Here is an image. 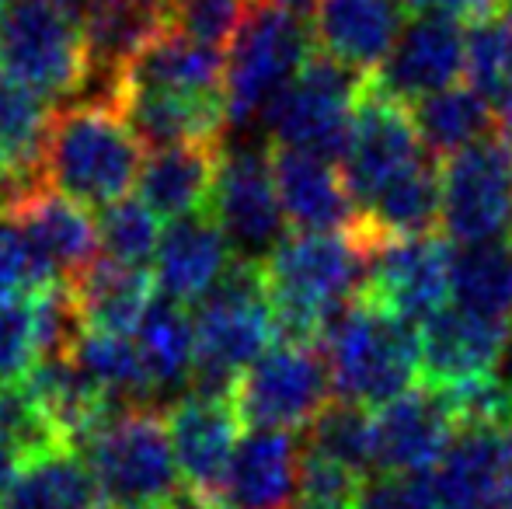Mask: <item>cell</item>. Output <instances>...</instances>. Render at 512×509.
Here are the masks:
<instances>
[{
    "mask_svg": "<svg viewBox=\"0 0 512 509\" xmlns=\"http://www.w3.org/2000/svg\"><path fill=\"white\" fill-rule=\"evenodd\" d=\"M279 342L321 346L324 328L363 293L366 248L345 234H286L262 258Z\"/></svg>",
    "mask_w": 512,
    "mask_h": 509,
    "instance_id": "6da1fadb",
    "label": "cell"
},
{
    "mask_svg": "<svg viewBox=\"0 0 512 509\" xmlns=\"http://www.w3.org/2000/svg\"><path fill=\"white\" fill-rule=\"evenodd\" d=\"M143 168V143L108 98H81L53 116L42 178L81 206H105L129 196Z\"/></svg>",
    "mask_w": 512,
    "mask_h": 509,
    "instance_id": "7a4b0ae2",
    "label": "cell"
},
{
    "mask_svg": "<svg viewBox=\"0 0 512 509\" xmlns=\"http://www.w3.org/2000/svg\"><path fill=\"white\" fill-rule=\"evenodd\" d=\"M331 387L338 401L380 408L415 387L418 328L356 297L321 335Z\"/></svg>",
    "mask_w": 512,
    "mask_h": 509,
    "instance_id": "3957f363",
    "label": "cell"
},
{
    "mask_svg": "<svg viewBox=\"0 0 512 509\" xmlns=\"http://www.w3.org/2000/svg\"><path fill=\"white\" fill-rule=\"evenodd\" d=\"M196 325V387L230 394L237 377L279 342L262 262L234 258L227 276L192 307Z\"/></svg>",
    "mask_w": 512,
    "mask_h": 509,
    "instance_id": "277c9868",
    "label": "cell"
},
{
    "mask_svg": "<svg viewBox=\"0 0 512 509\" xmlns=\"http://www.w3.org/2000/svg\"><path fill=\"white\" fill-rule=\"evenodd\" d=\"M81 454L102 509H157L182 492L168 422L154 408H122Z\"/></svg>",
    "mask_w": 512,
    "mask_h": 509,
    "instance_id": "5b68a950",
    "label": "cell"
},
{
    "mask_svg": "<svg viewBox=\"0 0 512 509\" xmlns=\"http://www.w3.org/2000/svg\"><path fill=\"white\" fill-rule=\"evenodd\" d=\"M314 56L307 21L279 7L276 0H255L227 53V77H223V102H227V126L262 123L279 91L304 70Z\"/></svg>",
    "mask_w": 512,
    "mask_h": 509,
    "instance_id": "8992f818",
    "label": "cell"
},
{
    "mask_svg": "<svg viewBox=\"0 0 512 509\" xmlns=\"http://www.w3.org/2000/svg\"><path fill=\"white\" fill-rule=\"evenodd\" d=\"M0 70L46 95L49 102L88 91L84 25L60 0H4Z\"/></svg>",
    "mask_w": 512,
    "mask_h": 509,
    "instance_id": "52a82bcc",
    "label": "cell"
},
{
    "mask_svg": "<svg viewBox=\"0 0 512 509\" xmlns=\"http://www.w3.org/2000/svg\"><path fill=\"white\" fill-rule=\"evenodd\" d=\"M366 81L370 77L342 67L331 56L314 53L265 112L262 123L276 140L272 147L304 150L342 164Z\"/></svg>",
    "mask_w": 512,
    "mask_h": 509,
    "instance_id": "ba28073f",
    "label": "cell"
},
{
    "mask_svg": "<svg viewBox=\"0 0 512 509\" xmlns=\"http://www.w3.org/2000/svg\"><path fill=\"white\" fill-rule=\"evenodd\" d=\"M439 224L453 245L512 238V143L499 133L443 157Z\"/></svg>",
    "mask_w": 512,
    "mask_h": 509,
    "instance_id": "9c48e42d",
    "label": "cell"
},
{
    "mask_svg": "<svg viewBox=\"0 0 512 509\" xmlns=\"http://www.w3.org/2000/svg\"><path fill=\"white\" fill-rule=\"evenodd\" d=\"M328 360L317 346L276 342L230 387V401L251 429H304L331 405Z\"/></svg>",
    "mask_w": 512,
    "mask_h": 509,
    "instance_id": "30bf717a",
    "label": "cell"
},
{
    "mask_svg": "<svg viewBox=\"0 0 512 509\" xmlns=\"http://www.w3.org/2000/svg\"><path fill=\"white\" fill-rule=\"evenodd\" d=\"M453 255L457 248L446 234L384 241L366 252V279L359 297L418 328L439 307L450 304Z\"/></svg>",
    "mask_w": 512,
    "mask_h": 509,
    "instance_id": "8fae6325",
    "label": "cell"
},
{
    "mask_svg": "<svg viewBox=\"0 0 512 509\" xmlns=\"http://www.w3.org/2000/svg\"><path fill=\"white\" fill-rule=\"evenodd\" d=\"M425 161L429 157H425V143L418 136L411 109L366 81V91L356 105V119H352L349 147L342 157V178L352 192L356 213L377 192H384L387 185Z\"/></svg>",
    "mask_w": 512,
    "mask_h": 509,
    "instance_id": "7c38bea8",
    "label": "cell"
},
{
    "mask_svg": "<svg viewBox=\"0 0 512 509\" xmlns=\"http://www.w3.org/2000/svg\"><path fill=\"white\" fill-rule=\"evenodd\" d=\"M209 217L227 234L237 258L262 262L286 238L283 206H279L276 178H272L269 150L234 147L223 150L220 175L209 199Z\"/></svg>",
    "mask_w": 512,
    "mask_h": 509,
    "instance_id": "4fadbf2b",
    "label": "cell"
},
{
    "mask_svg": "<svg viewBox=\"0 0 512 509\" xmlns=\"http://www.w3.org/2000/svg\"><path fill=\"white\" fill-rule=\"evenodd\" d=\"M457 436L450 394L436 387H408L373 412V468L391 478L429 475Z\"/></svg>",
    "mask_w": 512,
    "mask_h": 509,
    "instance_id": "5bb4252c",
    "label": "cell"
},
{
    "mask_svg": "<svg viewBox=\"0 0 512 509\" xmlns=\"http://www.w3.org/2000/svg\"><path fill=\"white\" fill-rule=\"evenodd\" d=\"M425 478L443 509H512V419L457 426Z\"/></svg>",
    "mask_w": 512,
    "mask_h": 509,
    "instance_id": "9a60e30c",
    "label": "cell"
},
{
    "mask_svg": "<svg viewBox=\"0 0 512 509\" xmlns=\"http://www.w3.org/2000/svg\"><path fill=\"white\" fill-rule=\"evenodd\" d=\"M168 422L171 447H175L178 475L185 478V489L209 499L216 506L220 485L227 478V468L237 450V419L230 394L213 391H185L164 415ZM220 509V506H216Z\"/></svg>",
    "mask_w": 512,
    "mask_h": 509,
    "instance_id": "2e32d148",
    "label": "cell"
},
{
    "mask_svg": "<svg viewBox=\"0 0 512 509\" xmlns=\"http://www.w3.org/2000/svg\"><path fill=\"white\" fill-rule=\"evenodd\" d=\"M506 332V325L478 318L457 304L439 307L418 325V374L443 394L492 381Z\"/></svg>",
    "mask_w": 512,
    "mask_h": 509,
    "instance_id": "e0dca14e",
    "label": "cell"
},
{
    "mask_svg": "<svg viewBox=\"0 0 512 509\" xmlns=\"http://www.w3.org/2000/svg\"><path fill=\"white\" fill-rule=\"evenodd\" d=\"M460 74H464L460 25L450 18H436V14H415L405 21L398 42L370 77V84L411 109L422 98L453 88Z\"/></svg>",
    "mask_w": 512,
    "mask_h": 509,
    "instance_id": "ac0fdd59",
    "label": "cell"
},
{
    "mask_svg": "<svg viewBox=\"0 0 512 509\" xmlns=\"http://www.w3.org/2000/svg\"><path fill=\"white\" fill-rule=\"evenodd\" d=\"M7 210L21 224V231L28 234L32 248L46 262V269L53 272L56 283L70 286L98 262L95 255L102 248L98 220L88 213V206L74 203L70 196L56 192L53 185H28L18 196H11Z\"/></svg>",
    "mask_w": 512,
    "mask_h": 509,
    "instance_id": "d6986e66",
    "label": "cell"
},
{
    "mask_svg": "<svg viewBox=\"0 0 512 509\" xmlns=\"http://www.w3.org/2000/svg\"><path fill=\"white\" fill-rule=\"evenodd\" d=\"M408 18L405 0H317L314 46L342 67L373 77Z\"/></svg>",
    "mask_w": 512,
    "mask_h": 509,
    "instance_id": "ffe728a7",
    "label": "cell"
},
{
    "mask_svg": "<svg viewBox=\"0 0 512 509\" xmlns=\"http://www.w3.org/2000/svg\"><path fill=\"white\" fill-rule=\"evenodd\" d=\"M269 157L286 224L307 234H345L356 224V203L335 161L286 147H272Z\"/></svg>",
    "mask_w": 512,
    "mask_h": 509,
    "instance_id": "44dd1931",
    "label": "cell"
},
{
    "mask_svg": "<svg viewBox=\"0 0 512 509\" xmlns=\"http://www.w3.org/2000/svg\"><path fill=\"white\" fill-rule=\"evenodd\" d=\"M234 265V248L209 213L171 220L164 227L154 255V286L168 300L182 307H196L199 300L227 276Z\"/></svg>",
    "mask_w": 512,
    "mask_h": 509,
    "instance_id": "7402d4cb",
    "label": "cell"
},
{
    "mask_svg": "<svg viewBox=\"0 0 512 509\" xmlns=\"http://www.w3.org/2000/svg\"><path fill=\"white\" fill-rule=\"evenodd\" d=\"M25 391L60 443L84 450L88 440L122 412L119 401L84 374L74 356H46L25 377Z\"/></svg>",
    "mask_w": 512,
    "mask_h": 509,
    "instance_id": "603a6c76",
    "label": "cell"
},
{
    "mask_svg": "<svg viewBox=\"0 0 512 509\" xmlns=\"http://www.w3.org/2000/svg\"><path fill=\"white\" fill-rule=\"evenodd\" d=\"M168 28V4L161 0H105L84 21L88 42V98H115L126 67Z\"/></svg>",
    "mask_w": 512,
    "mask_h": 509,
    "instance_id": "cb8c5ba5",
    "label": "cell"
},
{
    "mask_svg": "<svg viewBox=\"0 0 512 509\" xmlns=\"http://www.w3.org/2000/svg\"><path fill=\"white\" fill-rule=\"evenodd\" d=\"M297 436L286 429H251L234 450L220 485V509H290L300 478Z\"/></svg>",
    "mask_w": 512,
    "mask_h": 509,
    "instance_id": "d4e9b609",
    "label": "cell"
},
{
    "mask_svg": "<svg viewBox=\"0 0 512 509\" xmlns=\"http://www.w3.org/2000/svg\"><path fill=\"white\" fill-rule=\"evenodd\" d=\"M227 53L164 28L119 77V91H164V95L216 98L223 95Z\"/></svg>",
    "mask_w": 512,
    "mask_h": 509,
    "instance_id": "484cf974",
    "label": "cell"
},
{
    "mask_svg": "<svg viewBox=\"0 0 512 509\" xmlns=\"http://www.w3.org/2000/svg\"><path fill=\"white\" fill-rule=\"evenodd\" d=\"M223 143H178V147H157L143 157L136 189L140 199L157 217L182 220L209 210L213 185L220 175Z\"/></svg>",
    "mask_w": 512,
    "mask_h": 509,
    "instance_id": "4316f807",
    "label": "cell"
},
{
    "mask_svg": "<svg viewBox=\"0 0 512 509\" xmlns=\"http://www.w3.org/2000/svg\"><path fill=\"white\" fill-rule=\"evenodd\" d=\"M53 102L0 70V203H11L28 185H39Z\"/></svg>",
    "mask_w": 512,
    "mask_h": 509,
    "instance_id": "83f0119b",
    "label": "cell"
},
{
    "mask_svg": "<svg viewBox=\"0 0 512 509\" xmlns=\"http://www.w3.org/2000/svg\"><path fill=\"white\" fill-rule=\"evenodd\" d=\"M140 143L178 147V143H220L227 126V102L216 98L164 95V91H119L112 98Z\"/></svg>",
    "mask_w": 512,
    "mask_h": 509,
    "instance_id": "f1b7e54d",
    "label": "cell"
},
{
    "mask_svg": "<svg viewBox=\"0 0 512 509\" xmlns=\"http://www.w3.org/2000/svg\"><path fill=\"white\" fill-rule=\"evenodd\" d=\"M77 307V321L88 332L136 335L154 304V276L119 262H95L81 279L67 286Z\"/></svg>",
    "mask_w": 512,
    "mask_h": 509,
    "instance_id": "f546056e",
    "label": "cell"
},
{
    "mask_svg": "<svg viewBox=\"0 0 512 509\" xmlns=\"http://www.w3.org/2000/svg\"><path fill=\"white\" fill-rule=\"evenodd\" d=\"M98 489L81 450L53 443L25 457L0 509H98Z\"/></svg>",
    "mask_w": 512,
    "mask_h": 509,
    "instance_id": "4dcf8cb0",
    "label": "cell"
},
{
    "mask_svg": "<svg viewBox=\"0 0 512 509\" xmlns=\"http://www.w3.org/2000/svg\"><path fill=\"white\" fill-rule=\"evenodd\" d=\"M450 304L495 325H512V238L467 245L453 255Z\"/></svg>",
    "mask_w": 512,
    "mask_h": 509,
    "instance_id": "1f68e13d",
    "label": "cell"
},
{
    "mask_svg": "<svg viewBox=\"0 0 512 509\" xmlns=\"http://www.w3.org/2000/svg\"><path fill=\"white\" fill-rule=\"evenodd\" d=\"M136 349H140L143 370L154 391H168L189 381L196 370V325L192 311L175 300H154L147 318L136 328Z\"/></svg>",
    "mask_w": 512,
    "mask_h": 509,
    "instance_id": "d6a6232c",
    "label": "cell"
},
{
    "mask_svg": "<svg viewBox=\"0 0 512 509\" xmlns=\"http://www.w3.org/2000/svg\"><path fill=\"white\" fill-rule=\"evenodd\" d=\"M411 116H415L425 150L439 157H450L457 150L471 147L474 140L488 136L495 126L488 95H481L474 84H453V88L422 98L418 105H411Z\"/></svg>",
    "mask_w": 512,
    "mask_h": 509,
    "instance_id": "836d02e7",
    "label": "cell"
},
{
    "mask_svg": "<svg viewBox=\"0 0 512 509\" xmlns=\"http://www.w3.org/2000/svg\"><path fill=\"white\" fill-rule=\"evenodd\" d=\"M67 356H74L77 367L102 387L108 398L119 401L122 408H140V401L154 391L147 370H143L140 349H136V342L129 335L81 328Z\"/></svg>",
    "mask_w": 512,
    "mask_h": 509,
    "instance_id": "e575fe53",
    "label": "cell"
},
{
    "mask_svg": "<svg viewBox=\"0 0 512 509\" xmlns=\"http://www.w3.org/2000/svg\"><path fill=\"white\" fill-rule=\"evenodd\" d=\"M307 454L324 457L331 464L356 471L366 478L373 468V415L370 408L352 401H331L314 422H310Z\"/></svg>",
    "mask_w": 512,
    "mask_h": 509,
    "instance_id": "d590c367",
    "label": "cell"
},
{
    "mask_svg": "<svg viewBox=\"0 0 512 509\" xmlns=\"http://www.w3.org/2000/svg\"><path fill=\"white\" fill-rule=\"evenodd\" d=\"M161 217L136 199H119V203L105 206L98 217V241L108 262L129 265V269H147L161 245Z\"/></svg>",
    "mask_w": 512,
    "mask_h": 509,
    "instance_id": "8d00e7d4",
    "label": "cell"
},
{
    "mask_svg": "<svg viewBox=\"0 0 512 509\" xmlns=\"http://www.w3.org/2000/svg\"><path fill=\"white\" fill-rule=\"evenodd\" d=\"M464 74L481 95H502L512 81V7L471 25L464 35Z\"/></svg>",
    "mask_w": 512,
    "mask_h": 509,
    "instance_id": "74e56055",
    "label": "cell"
},
{
    "mask_svg": "<svg viewBox=\"0 0 512 509\" xmlns=\"http://www.w3.org/2000/svg\"><path fill=\"white\" fill-rule=\"evenodd\" d=\"M366 485L370 482L356 471L304 454L290 509H363Z\"/></svg>",
    "mask_w": 512,
    "mask_h": 509,
    "instance_id": "f35d334b",
    "label": "cell"
},
{
    "mask_svg": "<svg viewBox=\"0 0 512 509\" xmlns=\"http://www.w3.org/2000/svg\"><path fill=\"white\" fill-rule=\"evenodd\" d=\"M255 0H171L168 25L213 49L234 46Z\"/></svg>",
    "mask_w": 512,
    "mask_h": 509,
    "instance_id": "ab89813d",
    "label": "cell"
},
{
    "mask_svg": "<svg viewBox=\"0 0 512 509\" xmlns=\"http://www.w3.org/2000/svg\"><path fill=\"white\" fill-rule=\"evenodd\" d=\"M39 360L32 297H0V384H25Z\"/></svg>",
    "mask_w": 512,
    "mask_h": 509,
    "instance_id": "60d3db41",
    "label": "cell"
},
{
    "mask_svg": "<svg viewBox=\"0 0 512 509\" xmlns=\"http://www.w3.org/2000/svg\"><path fill=\"white\" fill-rule=\"evenodd\" d=\"M53 272L32 248L28 234L0 203V297H32V293L53 286Z\"/></svg>",
    "mask_w": 512,
    "mask_h": 509,
    "instance_id": "b9f144b4",
    "label": "cell"
},
{
    "mask_svg": "<svg viewBox=\"0 0 512 509\" xmlns=\"http://www.w3.org/2000/svg\"><path fill=\"white\" fill-rule=\"evenodd\" d=\"M53 443L60 440L46 426L35 401L28 398L25 384H0V447L14 450L21 457H32L35 450H46Z\"/></svg>",
    "mask_w": 512,
    "mask_h": 509,
    "instance_id": "7bdbcfd3",
    "label": "cell"
},
{
    "mask_svg": "<svg viewBox=\"0 0 512 509\" xmlns=\"http://www.w3.org/2000/svg\"><path fill=\"white\" fill-rule=\"evenodd\" d=\"M408 14H436V18H450V21H478L499 14L502 0H405Z\"/></svg>",
    "mask_w": 512,
    "mask_h": 509,
    "instance_id": "ee69618b",
    "label": "cell"
},
{
    "mask_svg": "<svg viewBox=\"0 0 512 509\" xmlns=\"http://www.w3.org/2000/svg\"><path fill=\"white\" fill-rule=\"evenodd\" d=\"M499 374H495V381H499L502 391L509 394V401H512V325H509V332H506V342H502V356H499Z\"/></svg>",
    "mask_w": 512,
    "mask_h": 509,
    "instance_id": "f6af8a7d",
    "label": "cell"
},
{
    "mask_svg": "<svg viewBox=\"0 0 512 509\" xmlns=\"http://www.w3.org/2000/svg\"><path fill=\"white\" fill-rule=\"evenodd\" d=\"M157 509H216L209 499L203 496H196V492H189V489H182V492H175V496L168 499L164 506H157Z\"/></svg>",
    "mask_w": 512,
    "mask_h": 509,
    "instance_id": "bcb514c9",
    "label": "cell"
},
{
    "mask_svg": "<svg viewBox=\"0 0 512 509\" xmlns=\"http://www.w3.org/2000/svg\"><path fill=\"white\" fill-rule=\"evenodd\" d=\"M499 126H502V136L512 143V81L502 88V95H499Z\"/></svg>",
    "mask_w": 512,
    "mask_h": 509,
    "instance_id": "7dc6e473",
    "label": "cell"
},
{
    "mask_svg": "<svg viewBox=\"0 0 512 509\" xmlns=\"http://www.w3.org/2000/svg\"><path fill=\"white\" fill-rule=\"evenodd\" d=\"M161 4H171V0H161Z\"/></svg>",
    "mask_w": 512,
    "mask_h": 509,
    "instance_id": "c3c4849f",
    "label": "cell"
},
{
    "mask_svg": "<svg viewBox=\"0 0 512 509\" xmlns=\"http://www.w3.org/2000/svg\"><path fill=\"white\" fill-rule=\"evenodd\" d=\"M0 4H4V0H0Z\"/></svg>",
    "mask_w": 512,
    "mask_h": 509,
    "instance_id": "681fc988",
    "label": "cell"
},
{
    "mask_svg": "<svg viewBox=\"0 0 512 509\" xmlns=\"http://www.w3.org/2000/svg\"><path fill=\"white\" fill-rule=\"evenodd\" d=\"M509 4H512V0H509Z\"/></svg>",
    "mask_w": 512,
    "mask_h": 509,
    "instance_id": "f907efd6",
    "label": "cell"
}]
</instances>
